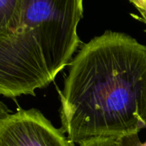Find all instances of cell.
Instances as JSON below:
<instances>
[{
	"label": "cell",
	"instance_id": "6da1fadb",
	"mask_svg": "<svg viewBox=\"0 0 146 146\" xmlns=\"http://www.w3.org/2000/svg\"><path fill=\"white\" fill-rule=\"evenodd\" d=\"M60 95L68 140L130 138L146 127V45L106 31L73 58Z\"/></svg>",
	"mask_w": 146,
	"mask_h": 146
},
{
	"label": "cell",
	"instance_id": "ba28073f",
	"mask_svg": "<svg viewBox=\"0 0 146 146\" xmlns=\"http://www.w3.org/2000/svg\"><path fill=\"white\" fill-rule=\"evenodd\" d=\"M8 115H9V108L6 106V104H4L0 100V120L3 119L5 116H7Z\"/></svg>",
	"mask_w": 146,
	"mask_h": 146
},
{
	"label": "cell",
	"instance_id": "7a4b0ae2",
	"mask_svg": "<svg viewBox=\"0 0 146 146\" xmlns=\"http://www.w3.org/2000/svg\"><path fill=\"white\" fill-rule=\"evenodd\" d=\"M82 0H21L17 30L0 38V95L35 96L70 65L80 44Z\"/></svg>",
	"mask_w": 146,
	"mask_h": 146
},
{
	"label": "cell",
	"instance_id": "5b68a950",
	"mask_svg": "<svg viewBox=\"0 0 146 146\" xmlns=\"http://www.w3.org/2000/svg\"><path fill=\"white\" fill-rule=\"evenodd\" d=\"M80 146H127L125 139L102 138L88 139L80 144Z\"/></svg>",
	"mask_w": 146,
	"mask_h": 146
},
{
	"label": "cell",
	"instance_id": "3957f363",
	"mask_svg": "<svg viewBox=\"0 0 146 146\" xmlns=\"http://www.w3.org/2000/svg\"><path fill=\"white\" fill-rule=\"evenodd\" d=\"M0 146H73L38 110H21L0 120Z\"/></svg>",
	"mask_w": 146,
	"mask_h": 146
},
{
	"label": "cell",
	"instance_id": "52a82bcc",
	"mask_svg": "<svg viewBox=\"0 0 146 146\" xmlns=\"http://www.w3.org/2000/svg\"><path fill=\"white\" fill-rule=\"evenodd\" d=\"M125 141L127 146H146V141L145 143H141L138 138V135L130 138H125Z\"/></svg>",
	"mask_w": 146,
	"mask_h": 146
},
{
	"label": "cell",
	"instance_id": "277c9868",
	"mask_svg": "<svg viewBox=\"0 0 146 146\" xmlns=\"http://www.w3.org/2000/svg\"><path fill=\"white\" fill-rule=\"evenodd\" d=\"M21 0H0V38L14 33L20 24Z\"/></svg>",
	"mask_w": 146,
	"mask_h": 146
},
{
	"label": "cell",
	"instance_id": "8992f818",
	"mask_svg": "<svg viewBox=\"0 0 146 146\" xmlns=\"http://www.w3.org/2000/svg\"><path fill=\"white\" fill-rule=\"evenodd\" d=\"M130 3L134 6L137 9L138 14L136 15H131L139 21L144 23L146 26V0H133L130 1ZM146 32V29H145Z\"/></svg>",
	"mask_w": 146,
	"mask_h": 146
}]
</instances>
